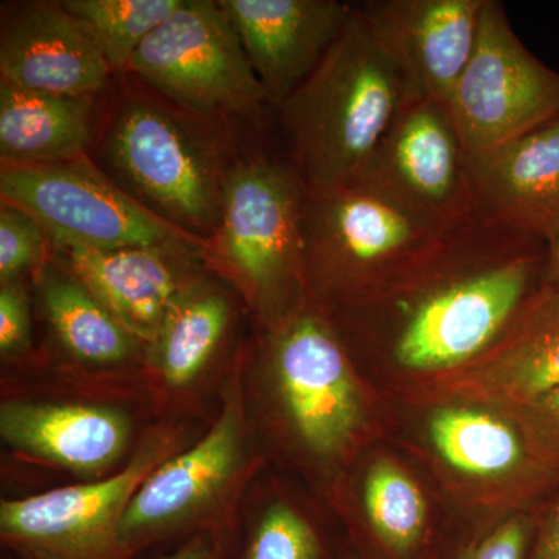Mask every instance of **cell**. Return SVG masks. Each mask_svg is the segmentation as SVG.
Here are the masks:
<instances>
[{"label": "cell", "mask_w": 559, "mask_h": 559, "mask_svg": "<svg viewBox=\"0 0 559 559\" xmlns=\"http://www.w3.org/2000/svg\"><path fill=\"white\" fill-rule=\"evenodd\" d=\"M546 242L474 215L347 296L342 326L406 373L479 358L544 285Z\"/></svg>", "instance_id": "1"}, {"label": "cell", "mask_w": 559, "mask_h": 559, "mask_svg": "<svg viewBox=\"0 0 559 559\" xmlns=\"http://www.w3.org/2000/svg\"><path fill=\"white\" fill-rule=\"evenodd\" d=\"M412 100L399 68L360 16L278 106L288 159L307 189L356 178Z\"/></svg>", "instance_id": "2"}, {"label": "cell", "mask_w": 559, "mask_h": 559, "mask_svg": "<svg viewBox=\"0 0 559 559\" xmlns=\"http://www.w3.org/2000/svg\"><path fill=\"white\" fill-rule=\"evenodd\" d=\"M201 119L164 100L131 98L117 110L105 159L135 200L190 234L212 238L230 162Z\"/></svg>", "instance_id": "3"}, {"label": "cell", "mask_w": 559, "mask_h": 559, "mask_svg": "<svg viewBox=\"0 0 559 559\" xmlns=\"http://www.w3.org/2000/svg\"><path fill=\"white\" fill-rule=\"evenodd\" d=\"M307 187L288 157L231 162L210 261L226 267L261 310L282 312L305 286Z\"/></svg>", "instance_id": "4"}, {"label": "cell", "mask_w": 559, "mask_h": 559, "mask_svg": "<svg viewBox=\"0 0 559 559\" xmlns=\"http://www.w3.org/2000/svg\"><path fill=\"white\" fill-rule=\"evenodd\" d=\"M0 200L43 224L53 246L92 250L186 245L212 257V242L162 218L87 157L2 165Z\"/></svg>", "instance_id": "5"}, {"label": "cell", "mask_w": 559, "mask_h": 559, "mask_svg": "<svg viewBox=\"0 0 559 559\" xmlns=\"http://www.w3.org/2000/svg\"><path fill=\"white\" fill-rule=\"evenodd\" d=\"M130 72L160 100L201 120H255L271 105L219 0H183L143 40Z\"/></svg>", "instance_id": "6"}, {"label": "cell", "mask_w": 559, "mask_h": 559, "mask_svg": "<svg viewBox=\"0 0 559 559\" xmlns=\"http://www.w3.org/2000/svg\"><path fill=\"white\" fill-rule=\"evenodd\" d=\"M443 106L474 159L559 117V72L524 46L503 3L487 0L476 49Z\"/></svg>", "instance_id": "7"}, {"label": "cell", "mask_w": 559, "mask_h": 559, "mask_svg": "<svg viewBox=\"0 0 559 559\" xmlns=\"http://www.w3.org/2000/svg\"><path fill=\"white\" fill-rule=\"evenodd\" d=\"M439 237L358 179L307 189L305 286L341 299Z\"/></svg>", "instance_id": "8"}, {"label": "cell", "mask_w": 559, "mask_h": 559, "mask_svg": "<svg viewBox=\"0 0 559 559\" xmlns=\"http://www.w3.org/2000/svg\"><path fill=\"white\" fill-rule=\"evenodd\" d=\"M353 179L436 234H447L476 215L473 162L439 102L407 103Z\"/></svg>", "instance_id": "9"}, {"label": "cell", "mask_w": 559, "mask_h": 559, "mask_svg": "<svg viewBox=\"0 0 559 559\" xmlns=\"http://www.w3.org/2000/svg\"><path fill=\"white\" fill-rule=\"evenodd\" d=\"M160 455L153 448L106 480L3 500V543L25 559H130L119 539L121 518Z\"/></svg>", "instance_id": "10"}, {"label": "cell", "mask_w": 559, "mask_h": 559, "mask_svg": "<svg viewBox=\"0 0 559 559\" xmlns=\"http://www.w3.org/2000/svg\"><path fill=\"white\" fill-rule=\"evenodd\" d=\"M272 362L301 439L318 454H336L362 423V404L347 352L319 310L299 308L278 323Z\"/></svg>", "instance_id": "11"}, {"label": "cell", "mask_w": 559, "mask_h": 559, "mask_svg": "<svg viewBox=\"0 0 559 559\" xmlns=\"http://www.w3.org/2000/svg\"><path fill=\"white\" fill-rule=\"evenodd\" d=\"M487 0H370L358 10L412 100L443 105L473 57Z\"/></svg>", "instance_id": "12"}, {"label": "cell", "mask_w": 559, "mask_h": 559, "mask_svg": "<svg viewBox=\"0 0 559 559\" xmlns=\"http://www.w3.org/2000/svg\"><path fill=\"white\" fill-rule=\"evenodd\" d=\"M267 100L278 108L314 72L352 21L340 0H219Z\"/></svg>", "instance_id": "13"}, {"label": "cell", "mask_w": 559, "mask_h": 559, "mask_svg": "<svg viewBox=\"0 0 559 559\" xmlns=\"http://www.w3.org/2000/svg\"><path fill=\"white\" fill-rule=\"evenodd\" d=\"M53 246V245H51ZM91 293L138 342L154 345L179 297L194 285L205 250L186 245L92 250L53 246Z\"/></svg>", "instance_id": "14"}, {"label": "cell", "mask_w": 559, "mask_h": 559, "mask_svg": "<svg viewBox=\"0 0 559 559\" xmlns=\"http://www.w3.org/2000/svg\"><path fill=\"white\" fill-rule=\"evenodd\" d=\"M447 400L510 411L559 385V293L543 285L498 341L466 366L432 378Z\"/></svg>", "instance_id": "15"}, {"label": "cell", "mask_w": 559, "mask_h": 559, "mask_svg": "<svg viewBox=\"0 0 559 559\" xmlns=\"http://www.w3.org/2000/svg\"><path fill=\"white\" fill-rule=\"evenodd\" d=\"M428 437L459 477L479 487L509 488L516 503L533 502L559 487V474L538 457L506 411L450 400L430 415Z\"/></svg>", "instance_id": "16"}, {"label": "cell", "mask_w": 559, "mask_h": 559, "mask_svg": "<svg viewBox=\"0 0 559 559\" xmlns=\"http://www.w3.org/2000/svg\"><path fill=\"white\" fill-rule=\"evenodd\" d=\"M110 70L91 33L61 2H31L5 22L0 75L21 90L94 97Z\"/></svg>", "instance_id": "17"}, {"label": "cell", "mask_w": 559, "mask_h": 559, "mask_svg": "<svg viewBox=\"0 0 559 559\" xmlns=\"http://www.w3.org/2000/svg\"><path fill=\"white\" fill-rule=\"evenodd\" d=\"M240 454V412L230 399L197 447L157 466L138 489L120 522L123 549L132 557L143 544L193 516L230 480Z\"/></svg>", "instance_id": "18"}, {"label": "cell", "mask_w": 559, "mask_h": 559, "mask_svg": "<svg viewBox=\"0 0 559 559\" xmlns=\"http://www.w3.org/2000/svg\"><path fill=\"white\" fill-rule=\"evenodd\" d=\"M476 213L546 242L559 230V117L474 157Z\"/></svg>", "instance_id": "19"}, {"label": "cell", "mask_w": 559, "mask_h": 559, "mask_svg": "<svg viewBox=\"0 0 559 559\" xmlns=\"http://www.w3.org/2000/svg\"><path fill=\"white\" fill-rule=\"evenodd\" d=\"M0 433L16 450L76 473H95L120 457L130 421L109 407L17 401L0 409Z\"/></svg>", "instance_id": "20"}, {"label": "cell", "mask_w": 559, "mask_h": 559, "mask_svg": "<svg viewBox=\"0 0 559 559\" xmlns=\"http://www.w3.org/2000/svg\"><path fill=\"white\" fill-rule=\"evenodd\" d=\"M92 97L21 90L0 80L2 165L62 164L86 157Z\"/></svg>", "instance_id": "21"}, {"label": "cell", "mask_w": 559, "mask_h": 559, "mask_svg": "<svg viewBox=\"0 0 559 559\" xmlns=\"http://www.w3.org/2000/svg\"><path fill=\"white\" fill-rule=\"evenodd\" d=\"M364 511L371 559H429L437 546L425 495L409 474L389 459L370 466L364 480ZM366 555V554H364Z\"/></svg>", "instance_id": "22"}, {"label": "cell", "mask_w": 559, "mask_h": 559, "mask_svg": "<svg viewBox=\"0 0 559 559\" xmlns=\"http://www.w3.org/2000/svg\"><path fill=\"white\" fill-rule=\"evenodd\" d=\"M39 293L55 336L76 359L119 364L134 355L139 342L72 271L58 274L47 266Z\"/></svg>", "instance_id": "23"}, {"label": "cell", "mask_w": 559, "mask_h": 559, "mask_svg": "<svg viewBox=\"0 0 559 559\" xmlns=\"http://www.w3.org/2000/svg\"><path fill=\"white\" fill-rule=\"evenodd\" d=\"M229 322L230 304L218 289L194 283L179 297L154 344L168 384L179 388L198 377Z\"/></svg>", "instance_id": "24"}, {"label": "cell", "mask_w": 559, "mask_h": 559, "mask_svg": "<svg viewBox=\"0 0 559 559\" xmlns=\"http://www.w3.org/2000/svg\"><path fill=\"white\" fill-rule=\"evenodd\" d=\"M62 7L91 33L112 72L130 70L132 57L183 0H64Z\"/></svg>", "instance_id": "25"}, {"label": "cell", "mask_w": 559, "mask_h": 559, "mask_svg": "<svg viewBox=\"0 0 559 559\" xmlns=\"http://www.w3.org/2000/svg\"><path fill=\"white\" fill-rule=\"evenodd\" d=\"M240 559H333L318 530L286 503H275L257 522Z\"/></svg>", "instance_id": "26"}, {"label": "cell", "mask_w": 559, "mask_h": 559, "mask_svg": "<svg viewBox=\"0 0 559 559\" xmlns=\"http://www.w3.org/2000/svg\"><path fill=\"white\" fill-rule=\"evenodd\" d=\"M51 242L38 219L2 202L0 207V280L20 282L25 272L38 270Z\"/></svg>", "instance_id": "27"}, {"label": "cell", "mask_w": 559, "mask_h": 559, "mask_svg": "<svg viewBox=\"0 0 559 559\" xmlns=\"http://www.w3.org/2000/svg\"><path fill=\"white\" fill-rule=\"evenodd\" d=\"M539 514L516 513L474 533L450 549H436L429 559H525L535 539Z\"/></svg>", "instance_id": "28"}, {"label": "cell", "mask_w": 559, "mask_h": 559, "mask_svg": "<svg viewBox=\"0 0 559 559\" xmlns=\"http://www.w3.org/2000/svg\"><path fill=\"white\" fill-rule=\"evenodd\" d=\"M506 412L516 419L538 457L559 474V385L524 406Z\"/></svg>", "instance_id": "29"}, {"label": "cell", "mask_w": 559, "mask_h": 559, "mask_svg": "<svg viewBox=\"0 0 559 559\" xmlns=\"http://www.w3.org/2000/svg\"><path fill=\"white\" fill-rule=\"evenodd\" d=\"M31 312L20 282L0 289V352L14 355L31 344Z\"/></svg>", "instance_id": "30"}, {"label": "cell", "mask_w": 559, "mask_h": 559, "mask_svg": "<svg viewBox=\"0 0 559 559\" xmlns=\"http://www.w3.org/2000/svg\"><path fill=\"white\" fill-rule=\"evenodd\" d=\"M525 559H559V496L539 514L535 539Z\"/></svg>", "instance_id": "31"}, {"label": "cell", "mask_w": 559, "mask_h": 559, "mask_svg": "<svg viewBox=\"0 0 559 559\" xmlns=\"http://www.w3.org/2000/svg\"><path fill=\"white\" fill-rule=\"evenodd\" d=\"M160 559H226L223 550L212 539L205 536H194L189 543L182 544L179 549L171 551Z\"/></svg>", "instance_id": "32"}, {"label": "cell", "mask_w": 559, "mask_h": 559, "mask_svg": "<svg viewBox=\"0 0 559 559\" xmlns=\"http://www.w3.org/2000/svg\"><path fill=\"white\" fill-rule=\"evenodd\" d=\"M544 285L559 293V230L546 241Z\"/></svg>", "instance_id": "33"}, {"label": "cell", "mask_w": 559, "mask_h": 559, "mask_svg": "<svg viewBox=\"0 0 559 559\" xmlns=\"http://www.w3.org/2000/svg\"><path fill=\"white\" fill-rule=\"evenodd\" d=\"M341 559H371L367 557V555L364 554H348L345 555V557H342Z\"/></svg>", "instance_id": "34"}]
</instances>
